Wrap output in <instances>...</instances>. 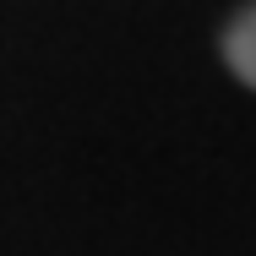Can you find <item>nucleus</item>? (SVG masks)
I'll use <instances>...</instances> for the list:
<instances>
[{
    "instance_id": "f257e3e1",
    "label": "nucleus",
    "mask_w": 256,
    "mask_h": 256,
    "mask_svg": "<svg viewBox=\"0 0 256 256\" xmlns=\"http://www.w3.org/2000/svg\"><path fill=\"white\" fill-rule=\"evenodd\" d=\"M224 60H229V71L256 93V0L224 28Z\"/></svg>"
}]
</instances>
